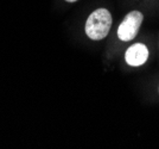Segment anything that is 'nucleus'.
<instances>
[{
	"label": "nucleus",
	"mask_w": 159,
	"mask_h": 149,
	"mask_svg": "<svg viewBox=\"0 0 159 149\" xmlns=\"http://www.w3.org/2000/svg\"><path fill=\"white\" fill-rule=\"evenodd\" d=\"M147 57H148V50H147L146 46L141 44V43L131 46L125 54L126 62L133 67H138V66L144 65L147 61Z\"/></svg>",
	"instance_id": "nucleus-3"
},
{
	"label": "nucleus",
	"mask_w": 159,
	"mask_h": 149,
	"mask_svg": "<svg viewBox=\"0 0 159 149\" xmlns=\"http://www.w3.org/2000/svg\"><path fill=\"white\" fill-rule=\"evenodd\" d=\"M68 2H75V1H77V0H66Z\"/></svg>",
	"instance_id": "nucleus-4"
},
{
	"label": "nucleus",
	"mask_w": 159,
	"mask_h": 149,
	"mask_svg": "<svg viewBox=\"0 0 159 149\" xmlns=\"http://www.w3.org/2000/svg\"><path fill=\"white\" fill-rule=\"evenodd\" d=\"M143 19H144L143 13L139 11H132L127 13L118 27V37L124 42L133 40L139 31Z\"/></svg>",
	"instance_id": "nucleus-2"
},
{
	"label": "nucleus",
	"mask_w": 159,
	"mask_h": 149,
	"mask_svg": "<svg viewBox=\"0 0 159 149\" xmlns=\"http://www.w3.org/2000/svg\"><path fill=\"white\" fill-rule=\"evenodd\" d=\"M112 26V16L106 8H98L90 14L86 23V34L94 41L105 38Z\"/></svg>",
	"instance_id": "nucleus-1"
}]
</instances>
